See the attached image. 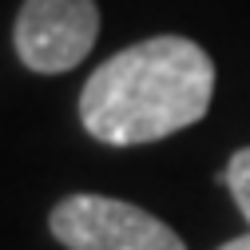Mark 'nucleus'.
Returning <instances> with one entry per match:
<instances>
[{
  "label": "nucleus",
  "mask_w": 250,
  "mask_h": 250,
  "mask_svg": "<svg viewBox=\"0 0 250 250\" xmlns=\"http://www.w3.org/2000/svg\"><path fill=\"white\" fill-rule=\"evenodd\" d=\"M214 96V64L187 36H151L87 76L80 119L91 139L135 147L199 123Z\"/></svg>",
  "instance_id": "nucleus-1"
},
{
  "label": "nucleus",
  "mask_w": 250,
  "mask_h": 250,
  "mask_svg": "<svg viewBox=\"0 0 250 250\" xmlns=\"http://www.w3.org/2000/svg\"><path fill=\"white\" fill-rule=\"evenodd\" d=\"M218 250H250V230H246V234H238V238H230V242H223Z\"/></svg>",
  "instance_id": "nucleus-5"
},
{
  "label": "nucleus",
  "mask_w": 250,
  "mask_h": 250,
  "mask_svg": "<svg viewBox=\"0 0 250 250\" xmlns=\"http://www.w3.org/2000/svg\"><path fill=\"white\" fill-rule=\"evenodd\" d=\"M96 36H100L96 0H24L12 28L20 64L40 76L72 72L96 48Z\"/></svg>",
  "instance_id": "nucleus-3"
},
{
  "label": "nucleus",
  "mask_w": 250,
  "mask_h": 250,
  "mask_svg": "<svg viewBox=\"0 0 250 250\" xmlns=\"http://www.w3.org/2000/svg\"><path fill=\"white\" fill-rule=\"evenodd\" d=\"M223 183L230 187V195H234L242 218L250 223V147H242V151L230 155V163H227V171H223Z\"/></svg>",
  "instance_id": "nucleus-4"
},
{
  "label": "nucleus",
  "mask_w": 250,
  "mask_h": 250,
  "mask_svg": "<svg viewBox=\"0 0 250 250\" xmlns=\"http://www.w3.org/2000/svg\"><path fill=\"white\" fill-rule=\"evenodd\" d=\"M48 227L68 250H187L163 218L107 195H68Z\"/></svg>",
  "instance_id": "nucleus-2"
}]
</instances>
